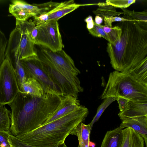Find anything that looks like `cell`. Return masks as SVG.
Instances as JSON below:
<instances>
[{
	"instance_id": "cell-1",
	"label": "cell",
	"mask_w": 147,
	"mask_h": 147,
	"mask_svg": "<svg viewBox=\"0 0 147 147\" xmlns=\"http://www.w3.org/2000/svg\"><path fill=\"white\" fill-rule=\"evenodd\" d=\"M62 96L45 93L38 97L20 91L8 105L11 109L9 134L16 137L43 125L57 107Z\"/></svg>"
},
{
	"instance_id": "cell-2",
	"label": "cell",
	"mask_w": 147,
	"mask_h": 147,
	"mask_svg": "<svg viewBox=\"0 0 147 147\" xmlns=\"http://www.w3.org/2000/svg\"><path fill=\"white\" fill-rule=\"evenodd\" d=\"M122 30L120 40L107 44V51L115 71H128L147 60V30L136 21L128 20L117 24Z\"/></svg>"
},
{
	"instance_id": "cell-3",
	"label": "cell",
	"mask_w": 147,
	"mask_h": 147,
	"mask_svg": "<svg viewBox=\"0 0 147 147\" xmlns=\"http://www.w3.org/2000/svg\"><path fill=\"white\" fill-rule=\"evenodd\" d=\"M37 57L47 74L63 96L71 95L78 98L84 91L78 76L80 71L71 57L63 50L53 51L37 45Z\"/></svg>"
},
{
	"instance_id": "cell-4",
	"label": "cell",
	"mask_w": 147,
	"mask_h": 147,
	"mask_svg": "<svg viewBox=\"0 0 147 147\" xmlns=\"http://www.w3.org/2000/svg\"><path fill=\"white\" fill-rule=\"evenodd\" d=\"M89 113L80 105L69 113L27 133L16 136L35 147H55L64 142L66 137L84 121Z\"/></svg>"
},
{
	"instance_id": "cell-5",
	"label": "cell",
	"mask_w": 147,
	"mask_h": 147,
	"mask_svg": "<svg viewBox=\"0 0 147 147\" xmlns=\"http://www.w3.org/2000/svg\"><path fill=\"white\" fill-rule=\"evenodd\" d=\"M120 97L134 102H147V85L135 79L127 71L111 72L100 98Z\"/></svg>"
},
{
	"instance_id": "cell-6",
	"label": "cell",
	"mask_w": 147,
	"mask_h": 147,
	"mask_svg": "<svg viewBox=\"0 0 147 147\" xmlns=\"http://www.w3.org/2000/svg\"><path fill=\"white\" fill-rule=\"evenodd\" d=\"M36 25L33 21L16 20L15 28L11 32L6 50L18 54L20 60L37 56L31 32Z\"/></svg>"
},
{
	"instance_id": "cell-7",
	"label": "cell",
	"mask_w": 147,
	"mask_h": 147,
	"mask_svg": "<svg viewBox=\"0 0 147 147\" xmlns=\"http://www.w3.org/2000/svg\"><path fill=\"white\" fill-rule=\"evenodd\" d=\"M40 13L33 17L36 25L50 20L57 21L80 6L85 5L76 3L73 0L61 2H49L37 4Z\"/></svg>"
},
{
	"instance_id": "cell-8",
	"label": "cell",
	"mask_w": 147,
	"mask_h": 147,
	"mask_svg": "<svg viewBox=\"0 0 147 147\" xmlns=\"http://www.w3.org/2000/svg\"><path fill=\"white\" fill-rule=\"evenodd\" d=\"M20 91L14 70L5 57L0 66V105L10 103Z\"/></svg>"
},
{
	"instance_id": "cell-9",
	"label": "cell",
	"mask_w": 147,
	"mask_h": 147,
	"mask_svg": "<svg viewBox=\"0 0 147 147\" xmlns=\"http://www.w3.org/2000/svg\"><path fill=\"white\" fill-rule=\"evenodd\" d=\"M20 62L27 77L35 79L41 85L45 93L62 96L45 71L42 63L37 56L22 59Z\"/></svg>"
},
{
	"instance_id": "cell-10",
	"label": "cell",
	"mask_w": 147,
	"mask_h": 147,
	"mask_svg": "<svg viewBox=\"0 0 147 147\" xmlns=\"http://www.w3.org/2000/svg\"><path fill=\"white\" fill-rule=\"evenodd\" d=\"M36 26L37 33L35 45L54 51L62 49L63 45L57 21H49Z\"/></svg>"
},
{
	"instance_id": "cell-11",
	"label": "cell",
	"mask_w": 147,
	"mask_h": 147,
	"mask_svg": "<svg viewBox=\"0 0 147 147\" xmlns=\"http://www.w3.org/2000/svg\"><path fill=\"white\" fill-rule=\"evenodd\" d=\"M9 11L16 20L25 21L38 14L40 9L37 4L31 5L24 1L15 0L9 5Z\"/></svg>"
},
{
	"instance_id": "cell-12",
	"label": "cell",
	"mask_w": 147,
	"mask_h": 147,
	"mask_svg": "<svg viewBox=\"0 0 147 147\" xmlns=\"http://www.w3.org/2000/svg\"><path fill=\"white\" fill-rule=\"evenodd\" d=\"M80 106V101L77 98L71 95L63 96L57 107L51 114L43 125L69 113L79 108Z\"/></svg>"
},
{
	"instance_id": "cell-13",
	"label": "cell",
	"mask_w": 147,
	"mask_h": 147,
	"mask_svg": "<svg viewBox=\"0 0 147 147\" xmlns=\"http://www.w3.org/2000/svg\"><path fill=\"white\" fill-rule=\"evenodd\" d=\"M119 127L121 129H131L144 139L145 147H147V117L127 118L121 120Z\"/></svg>"
},
{
	"instance_id": "cell-14",
	"label": "cell",
	"mask_w": 147,
	"mask_h": 147,
	"mask_svg": "<svg viewBox=\"0 0 147 147\" xmlns=\"http://www.w3.org/2000/svg\"><path fill=\"white\" fill-rule=\"evenodd\" d=\"M118 115L120 119L147 117V102H138L129 101L128 105Z\"/></svg>"
},
{
	"instance_id": "cell-15",
	"label": "cell",
	"mask_w": 147,
	"mask_h": 147,
	"mask_svg": "<svg viewBox=\"0 0 147 147\" xmlns=\"http://www.w3.org/2000/svg\"><path fill=\"white\" fill-rule=\"evenodd\" d=\"M5 57L7 58L15 71L19 89L20 91L23 81L27 78L21 64L18 55L5 51Z\"/></svg>"
},
{
	"instance_id": "cell-16",
	"label": "cell",
	"mask_w": 147,
	"mask_h": 147,
	"mask_svg": "<svg viewBox=\"0 0 147 147\" xmlns=\"http://www.w3.org/2000/svg\"><path fill=\"white\" fill-rule=\"evenodd\" d=\"M122 130L119 127L107 131L103 140L101 147H121L123 138Z\"/></svg>"
},
{
	"instance_id": "cell-17",
	"label": "cell",
	"mask_w": 147,
	"mask_h": 147,
	"mask_svg": "<svg viewBox=\"0 0 147 147\" xmlns=\"http://www.w3.org/2000/svg\"><path fill=\"white\" fill-rule=\"evenodd\" d=\"M123 138L121 147H144L143 138L134 130L129 128L122 130Z\"/></svg>"
},
{
	"instance_id": "cell-18",
	"label": "cell",
	"mask_w": 147,
	"mask_h": 147,
	"mask_svg": "<svg viewBox=\"0 0 147 147\" xmlns=\"http://www.w3.org/2000/svg\"><path fill=\"white\" fill-rule=\"evenodd\" d=\"M20 91L31 95L41 97L44 94L43 88L34 78H27L23 81Z\"/></svg>"
},
{
	"instance_id": "cell-19",
	"label": "cell",
	"mask_w": 147,
	"mask_h": 147,
	"mask_svg": "<svg viewBox=\"0 0 147 147\" xmlns=\"http://www.w3.org/2000/svg\"><path fill=\"white\" fill-rule=\"evenodd\" d=\"M91 131L89 124L86 125L82 122L74 129L71 134L77 137L78 147H90V136Z\"/></svg>"
},
{
	"instance_id": "cell-20",
	"label": "cell",
	"mask_w": 147,
	"mask_h": 147,
	"mask_svg": "<svg viewBox=\"0 0 147 147\" xmlns=\"http://www.w3.org/2000/svg\"><path fill=\"white\" fill-rule=\"evenodd\" d=\"M121 9L124 14L123 18L127 20L136 21L141 26L147 29V10L141 12H137L125 9Z\"/></svg>"
},
{
	"instance_id": "cell-21",
	"label": "cell",
	"mask_w": 147,
	"mask_h": 147,
	"mask_svg": "<svg viewBox=\"0 0 147 147\" xmlns=\"http://www.w3.org/2000/svg\"><path fill=\"white\" fill-rule=\"evenodd\" d=\"M99 6L96 10L93 11V13L96 16L101 17L103 19L106 17L115 16H119L123 12H117L115 8L106 3H99L97 4Z\"/></svg>"
},
{
	"instance_id": "cell-22",
	"label": "cell",
	"mask_w": 147,
	"mask_h": 147,
	"mask_svg": "<svg viewBox=\"0 0 147 147\" xmlns=\"http://www.w3.org/2000/svg\"><path fill=\"white\" fill-rule=\"evenodd\" d=\"M127 71L138 81L147 85V60Z\"/></svg>"
},
{
	"instance_id": "cell-23",
	"label": "cell",
	"mask_w": 147,
	"mask_h": 147,
	"mask_svg": "<svg viewBox=\"0 0 147 147\" xmlns=\"http://www.w3.org/2000/svg\"><path fill=\"white\" fill-rule=\"evenodd\" d=\"M105 32L107 34L109 39V42L113 44L120 39L122 33L121 28L118 26L110 28L99 24Z\"/></svg>"
},
{
	"instance_id": "cell-24",
	"label": "cell",
	"mask_w": 147,
	"mask_h": 147,
	"mask_svg": "<svg viewBox=\"0 0 147 147\" xmlns=\"http://www.w3.org/2000/svg\"><path fill=\"white\" fill-rule=\"evenodd\" d=\"M10 111L5 105L0 106V131L9 132L11 125Z\"/></svg>"
},
{
	"instance_id": "cell-25",
	"label": "cell",
	"mask_w": 147,
	"mask_h": 147,
	"mask_svg": "<svg viewBox=\"0 0 147 147\" xmlns=\"http://www.w3.org/2000/svg\"><path fill=\"white\" fill-rule=\"evenodd\" d=\"M104 99L103 102L98 107L95 115L89 123L91 130L94 124L98 121L105 110L112 103L116 100V98L113 97H109Z\"/></svg>"
},
{
	"instance_id": "cell-26",
	"label": "cell",
	"mask_w": 147,
	"mask_h": 147,
	"mask_svg": "<svg viewBox=\"0 0 147 147\" xmlns=\"http://www.w3.org/2000/svg\"><path fill=\"white\" fill-rule=\"evenodd\" d=\"M136 2L135 0H107L106 3L115 7L125 9Z\"/></svg>"
},
{
	"instance_id": "cell-27",
	"label": "cell",
	"mask_w": 147,
	"mask_h": 147,
	"mask_svg": "<svg viewBox=\"0 0 147 147\" xmlns=\"http://www.w3.org/2000/svg\"><path fill=\"white\" fill-rule=\"evenodd\" d=\"M88 30L89 33L92 36L96 37H102L109 41V39L107 34L99 25L96 24L95 22L93 28Z\"/></svg>"
},
{
	"instance_id": "cell-28",
	"label": "cell",
	"mask_w": 147,
	"mask_h": 147,
	"mask_svg": "<svg viewBox=\"0 0 147 147\" xmlns=\"http://www.w3.org/2000/svg\"><path fill=\"white\" fill-rule=\"evenodd\" d=\"M8 137L12 147H35L26 143L10 134H9Z\"/></svg>"
},
{
	"instance_id": "cell-29",
	"label": "cell",
	"mask_w": 147,
	"mask_h": 147,
	"mask_svg": "<svg viewBox=\"0 0 147 147\" xmlns=\"http://www.w3.org/2000/svg\"><path fill=\"white\" fill-rule=\"evenodd\" d=\"M9 132L0 131V146L2 147H12L8 135Z\"/></svg>"
},
{
	"instance_id": "cell-30",
	"label": "cell",
	"mask_w": 147,
	"mask_h": 147,
	"mask_svg": "<svg viewBox=\"0 0 147 147\" xmlns=\"http://www.w3.org/2000/svg\"><path fill=\"white\" fill-rule=\"evenodd\" d=\"M105 26L110 27H112V23L115 22H122L126 21L127 19L123 17L115 16V17H106L103 19Z\"/></svg>"
},
{
	"instance_id": "cell-31",
	"label": "cell",
	"mask_w": 147,
	"mask_h": 147,
	"mask_svg": "<svg viewBox=\"0 0 147 147\" xmlns=\"http://www.w3.org/2000/svg\"><path fill=\"white\" fill-rule=\"evenodd\" d=\"M116 100L118 103L119 108L120 112L123 111L125 109L129 101L127 99L120 97L117 98Z\"/></svg>"
},
{
	"instance_id": "cell-32",
	"label": "cell",
	"mask_w": 147,
	"mask_h": 147,
	"mask_svg": "<svg viewBox=\"0 0 147 147\" xmlns=\"http://www.w3.org/2000/svg\"><path fill=\"white\" fill-rule=\"evenodd\" d=\"M84 21L86 23V27L88 30L93 28L94 21L93 20L92 16H89L84 20Z\"/></svg>"
},
{
	"instance_id": "cell-33",
	"label": "cell",
	"mask_w": 147,
	"mask_h": 147,
	"mask_svg": "<svg viewBox=\"0 0 147 147\" xmlns=\"http://www.w3.org/2000/svg\"><path fill=\"white\" fill-rule=\"evenodd\" d=\"M103 19L100 17L96 16L95 17V22L98 25L101 24L103 22Z\"/></svg>"
},
{
	"instance_id": "cell-34",
	"label": "cell",
	"mask_w": 147,
	"mask_h": 147,
	"mask_svg": "<svg viewBox=\"0 0 147 147\" xmlns=\"http://www.w3.org/2000/svg\"><path fill=\"white\" fill-rule=\"evenodd\" d=\"M89 145L90 147H95V143L90 141L89 142Z\"/></svg>"
},
{
	"instance_id": "cell-35",
	"label": "cell",
	"mask_w": 147,
	"mask_h": 147,
	"mask_svg": "<svg viewBox=\"0 0 147 147\" xmlns=\"http://www.w3.org/2000/svg\"><path fill=\"white\" fill-rule=\"evenodd\" d=\"M55 147H67L65 145V142L63 143L61 145Z\"/></svg>"
},
{
	"instance_id": "cell-36",
	"label": "cell",
	"mask_w": 147,
	"mask_h": 147,
	"mask_svg": "<svg viewBox=\"0 0 147 147\" xmlns=\"http://www.w3.org/2000/svg\"><path fill=\"white\" fill-rule=\"evenodd\" d=\"M0 147H2L1 146H0Z\"/></svg>"
},
{
	"instance_id": "cell-37",
	"label": "cell",
	"mask_w": 147,
	"mask_h": 147,
	"mask_svg": "<svg viewBox=\"0 0 147 147\" xmlns=\"http://www.w3.org/2000/svg\"></svg>"
}]
</instances>
